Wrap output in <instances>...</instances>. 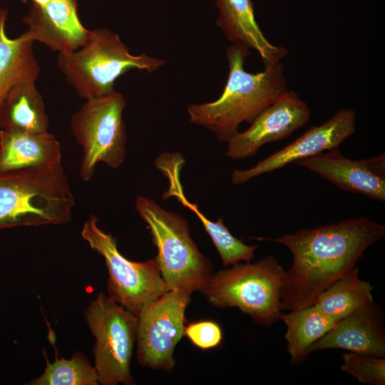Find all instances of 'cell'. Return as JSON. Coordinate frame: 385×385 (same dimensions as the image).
Returning a JSON list of instances; mask_svg holds the SVG:
<instances>
[{
    "label": "cell",
    "mask_w": 385,
    "mask_h": 385,
    "mask_svg": "<svg viewBox=\"0 0 385 385\" xmlns=\"http://www.w3.org/2000/svg\"><path fill=\"white\" fill-rule=\"evenodd\" d=\"M384 235V225L358 217L277 238L255 239L284 245L292 252L293 262L284 270L279 302L281 310H294L312 306Z\"/></svg>",
    "instance_id": "1"
},
{
    "label": "cell",
    "mask_w": 385,
    "mask_h": 385,
    "mask_svg": "<svg viewBox=\"0 0 385 385\" xmlns=\"http://www.w3.org/2000/svg\"><path fill=\"white\" fill-rule=\"evenodd\" d=\"M250 48L232 43L226 49L228 77L220 96L214 101L190 105V120L212 131L218 140L227 142L244 121L251 123L265 109L287 91L284 66L280 62L262 72L244 67Z\"/></svg>",
    "instance_id": "2"
},
{
    "label": "cell",
    "mask_w": 385,
    "mask_h": 385,
    "mask_svg": "<svg viewBox=\"0 0 385 385\" xmlns=\"http://www.w3.org/2000/svg\"><path fill=\"white\" fill-rule=\"evenodd\" d=\"M74 205L62 164L0 174V230L66 224Z\"/></svg>",
    "instance_id": "3"
},
{
    "label": "cell",
    "mask_w": 385,
    "mask_h": 385,
    "mask_svg": "<svg viewBox=\"0 0 385 385\" xmlns=\"http://www.w3.org/2000/svg\"><path fill=\"white\" fill-rule=\"evenodd\" d=\"M165 64L161 58L130 53L118 34L100 28L90 31L87 41L80 48L57 56L59 71L85 100L113 91L115 80L130 70L152 73Z\"/></svg>",
    "instance_id": "4"
},
{
    "label": "cell",
    "mask_w": 385,
    "mask_h": 385,
    "mask_svg": "<svg viewBox=\"0 0 385 385\" xmlns=\"http://www.w3.org/2000/svg\"><path fill=\"white\" fill-rule=\"evenodd\" d=\"M284 270L273 255L255 263L232 265L212 274L200 292L215 307H237L256 323L270 327L280 320Z\"/></svg>",
    "instance_id": "5"
},
{
    "label": "cell",
    "mask_w": 385,
    "mask_h": 385,
    "mask_svg": "<svg viewBox=\"0 0 385 385\" xmlns=\"http://www.w3.org/2000/svg\"><path fill=\"white\" fill-rule=\"evenodd\" d=\"M135 205L157 247L155 258L168 290L200 291L212 269L192 239L188 221L147 197L137 196Z\"/></svg>",
    "instance_id": "6"
},
{
    "label": "cell",
    "mask_w": 385,
    "mask_h": 385,
    "mask_svg": "<svg viewBox=\"0 0 385 385\" xmlns=\"http://www.w3.org/2000/svg\"><path fill=\"white\" fill-rule=\"evenodd\" d=\"M125 106L124 96L114 90L86 100L71 117V131L82 149L79 173L83 181L93 177L98 163L113 169L123 164L126 155Z\"/></svg>",
    "instance_id": "7"
},
{
    "label": "cell",
    "mask_w": 385,
    "mask_h": 385,
    "mask_svg": "<svg viewBox=\"0 0 385 385\" xmlns=\"http://www.w3.org/2000/svg\"><path fill=\"white\" fill-rule=\"evenodd\" d=\"M85 318L96 338L94 368L98 383L133 384L130 365L136 342L138 316L100 292L89 304Z\"/></svg>",
    "instance_id": "8"
},
{
    "label": "cell",
    "mask_w": 385,
    "mask_h": 385,
    "mask_svg": "<svg viewBox=\"0 0 385 385\" xmlns=\"http://www.w3.org/2000/svg\"><path fill=\"white\" fill-rule=\"evenodd\" d=\"M95 215H91L83 225L81 237L105 260L108 271V296L138 316L144 307L168 291L157 260H128L119 252L116 239L103 231Z\"/></svg>",
    "instance_id": "9"
},
{
    "label": "cell",
    "mask_w": 385,
    "mask_h": 385,
    "mask_svg": "<svg viewBox=\"0 0 385 385\" xmlns=\"http://www.w3.org/2000/svg\"><path fill=\"white\" fill-rule=\"evenodd\" d=\"M192 292L168 290L143 307L138 315V362L153 369L171 371L173 353L184 335L185 312Z\"/></svg>",
    "instance_id": "10"
},
{
    "label": "cell",
    "mask_w": 385,
    "mask_h": 385,
    "mask_svg": "<svg viewBox=\"0 0 385 385\" xmlns=\"http://www.w3.org/2000/svg\"><path fill=\"white\" fill-rule=\"evenodd\" d=\"M355 131V112L351 109H341L322 125L311 126L293 142L259 161L252 168L234 170L231 180L235 185L244 184L254 178L288 164L337 148Z\"/></svg>",
    "instance_id": "11"
},
{
    "label": "cell",
    "mask_w": 385,
    "mask_h": 385,
    "mask_svg": "<svg viewBox=\"0 0 385 385\" xmlns=\"http://www.w3.org/2000/svg\"><path fill=\"white\" fill-rule=\"evenodd\" d=\"M308 105L294 91L287 90L260 113L243 132H237L227 142L225 155L232 160L257 154L270 142L281 140L304 125L310 118Z\"/></svg>",
    "instance_id": "12"
},
{
    "label": "cell",
    "mask_w": 385,
    "mask_h": 385,
    "mask_svg": "<svg viewBox=\"0 0 385 385\" xmlns=\"http://www.w3.org/2000/svg\"><path fill=\"white\" fill-rule=\"evenodd\" d=\"M296 165L307 168L337 188L369 198L385 200V153L353 160L339 148L301 160Z\"/></svg>",
    "instance_id": "13"
},
{
    "label": "cell",
    "mask_w": 385,
    "mask_h": 385,
    "mask_svg": "<svg viewBox=\"0 0 385 385\" xmlns=\"http://www.w3.org/2000/svg\"><path fill=\"white\" fill-rule=\"evenodd\" d=\"M23 21L28 26L25 32L32 41L58 53L78 50L90 35V30L79 19L77 0H49L43 6L32 4Z\"/></svg>",
    "instance_id": "14"
},
{
    "label": "cell",
    "mask_w": 385,
    "mask_h": 385,
    "mask_svg": "<svg viewBox=\"0 0 385 385\" xmlns=\"http://www.w3.org/2000/svg\"><path fill=\"white\" fill-rule=\"evenodd\" d=\"M382 308L374 302L368 304L334 325L307 349H341L351 352L384 358L385 333Z\"/></svg>",
    "instance_id": "15"
},
{
    "label": "cell",
    "mask_w": 385,
    "mask_h": 385,
    "mask_svg": "<svg viewBox=\"0 0 385 385\" xmlns=\"http://www.w3.org/2000/svg\"><path fill=\"white\" fill-rule=\"evenodd\" d=\"M156 167L168 180V188L163 194V199L174 197L184 207L192 211L202 224L216 247L224 267L235 265L240 261L246 263L255 257L257 245H248L233 236L225 225L222 217L212 221L200 212L197 205L186 198L181 180L180 173L185 163L183 157L178 153H163L155 160Z\"/></svg>",
    "instance_id": "16"
},
{
    "label": "cell",
    "mask_w": 385,
    "mask_h": 385,
    "mask_svg": "<svg viewBox=\"0 0 385 385\" xmlns=\"http://www.w3.org/2000/svg\"><path fill=\"white\" fill-rule=\"evenodd\" d=\"M61 164V148L48 131L31 133L0 130V174L48 168Z\"/></svg>",
    "instance_id": "17"
},
{
    "label": "cell",
    "mask_w": 385,
    "mask_h": 385,
    "mask_svg": "<svg viewBox=\"0 0 385 385\" xmlns=\"http://www.w3.org/2000/svg\"><path fill=\"white\" fill-rule=\"evenodd\" d=\"M218 9L216 24L232 43L255 50L265 67L280 62L288 51L270 43L260 28L252 0H215Z\"/></svg>",
    "instance_id": "18"
},
{
    "label": "cell",
    "mask_w": 385,
    "mask_h": 385,
    "mask_svg": "<svg viewBox=\"0 0 385 385\" xmlns=\"http://www.w3.org/2000/svg\"><path fill=\"white\" fill-rule=\"evenodd\" d=\"M7 10L0 9V107L9 92L24 81L36 82L40 66L34 53V41L24 31L15 38L6 34Z\"/></svg>",
    "instance_id": "19"
},
{
    "label": "cell",
    "mask_w": 385,
    "mask_h": 385,
    "mask_svg": "<svg viewBox=\"0 0 385 385\" xmlns=\"http://www.w3.org/2000/svg\"><path fill=\"white\" fill-rule=\"evenodd\" d=\"M49 119L36 82L24 81L7 94L0 107V130L48 131Z\"/></svg>",
    "instance_id": "20"
},
{
    "label": "cell",
    "mask_w": 385,
    "mask_h": 385,
    "mask_svg": "<svg viewBox=\"0 0 385 385\" xmlns=\"http://www.w3.org/2000/svg\"><path fill=\"white\" fill-rule=\"evenodd\" d=\"M280 320L287 326L284 339L292 365L302 362L308 355V348L337 322L314 304L282 313Z\"/></svg>",
    "instance_id": "21"
},
{
    "label": "cell",
    "mask_w": 385,
    "mask_h": 385,
    "mask_svg": "<svg viewBox=\"0 0 385 385\" xmlns=\"http://www.w3.org/2000/svg\"><path fill=\"white\" fill-rule=\"evenodd\" d=\"M373 289L369 282L359 278L354 267L322 292L313 304L338 321L373 302Z\"/></svg>",
    "instance_id": "22"
},
{
    "label": "cell",
    "mask_w": 385,
    "mask_h": 385,
    "mask_svg": "<svg viewBox=\"0 0 385 385\" xmlns=\"http://www.w3.org/2000/svg\"><path fill=\"white\" fill-rule=\"evenodd\" d=\"M46 368L43 374L32 380L31 385H97L98 376L84 354L74 353L71 358H57L53 363L48 361L46 353Z\"/></svg>",
    "instance_id": "23"
},
{
    "label": "cell",
    "mask_w": 385,
    "mask_h": 385,
    "mask_svg": "<svg viewBox=\"0 0 385 385\" xmlns=\"http://www.w3.org/2000/svg\"><path fill=\"white\" fill-rule=\"evenodd\" d=\"M343 371L355 377L359 382L369 385L385 384V359L354 352L342 355Z\"/></svg>",
    "instance_id": "24"
},
{
    "label": "cell",
    "mask_w": 385,
    "mask_h": 385,
    "mask_svg": "<svg viewBox=\"0 0 385 385\" xmlns=\"http://www.w3.org/2000/svg\"><path fill=\"white\" fill-rule=\"evenodd\" d=\"M184 335L197 347L209 349L217 347L222 342L220 327L212 321H200L185 327Z\"/></svg>",
    "instance_id": "25"
},
{
    "label": "cell",
    "mask_w": 385,
    "mask_h": 385,
    "mask_svg": "<svg viewBox=\"0 0 385 385\" xmlns=\"http://www.w3.org/2000/svg\"><path fill=\"white\" fill-rule=\"evenodd\" d=\"M20 1H21L24 3H26L29 1H31V2H33V4H35L39 6H43L46 4L49 0H20Z\"/></svg>",
    "instance_id": "26"
}]
</instances>
